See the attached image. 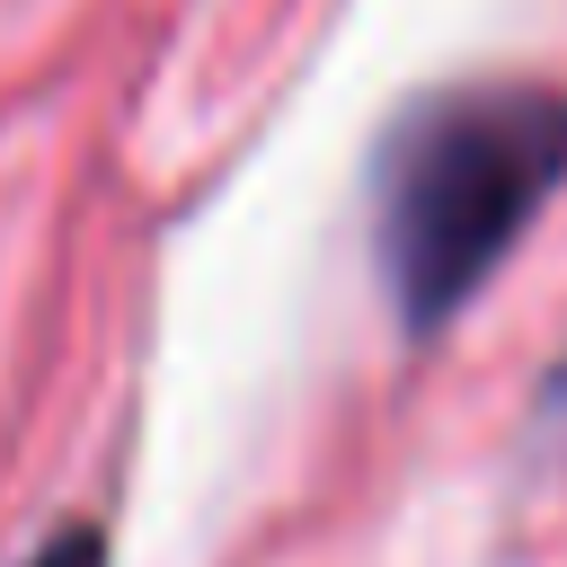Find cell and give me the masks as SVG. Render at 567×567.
Listing matches in <instances>:
<instances>
[{
    "instance_id": "3",
    "label": "cell",
    "mask_w": 567,
    "mask_h": 567,
    "mask_svg": "<svg viewBox=\"0 0 567 567\" xmlns=\"http://www.w3.org/2000/svg\"><path fill=\"white\" fill-rule=\"evenodd\" d=\"M558 390H567V381H558Z\"/></svg>"
},
{
    "instance_id": "1",
    "label": "cell",
    "mask_w": 567,
    "mask_h": 567,
    "mask_svg": "<svg viewBox=\"0 0 567 567\" xmlns=\"http://www.w3.org/2000/svg\"><path fill=\"white\" fill-rule=\"evenodd\" d=\"M567 177V89L452 80L390 115L372 159V257L408 337H434Z\"/></svg>"
},
{
    "instance_id": "2",
    "label": "cell",
    "mask_w": 567,
    "mask_h": 567,
    "mask_svg": "<svg viewBox=\"0 0 567 567\" xmlns=\"http://www.w3.org/2000/svg\"><path fill=\"white\" fill-rule=\"evenodd\" d=\"M27 567H106V532H97V523H71V532H53Z\"/></svg>"
}]
</instances>
